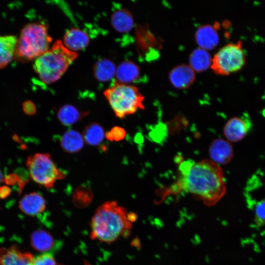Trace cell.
Masks as SVG:
<instances>
[{"label":"cell","mask_w":265,"mask_h":265,"mask_svg":"<svg viewBox=\"0 0 265 265\" xmlns=\"http://www.w3.org/2000/svg\"><path fill=\"white\" fill-rule=\"evenodd\" d=\"M250 127L251 122L247 117H233L225 124L224 135L229 142H238L246 135Z\"/></svg>","instance_id":"obj_8"},{"label":"cell","mask_w":265,"mask_h":265,"mask_svg":"<svg viewBox=\"0 0 265 265\" xmlns=\"http://www.w3.org/2000/svg\"><path fill=\"white\" fill-rule=\"evenodd\" d=\"M18 181V178L16 174H11L4 178V182L7 185H13Z\"/></svg>","instance_id":"obj_29"},{"label":"cell","mask_w":265,"mask_h":265,"mask_svg":"<svg viewBox=\"0 0 265 265\" xmlns=\"http://www.w3.org/2000/svg\"><path fill=\"white\" fill-rule=\"evenodd\" d=\"M165 192H185L212 205L225 194L226 183L222 169L219 164L210 159L194 162H180L176 181Z\"/></svg>","instance_id":"obj_1"},{"label":"cell","mask_w":265,"mask_h":265,"mask_svg":"<svg viewBox=\"0 0 265 265\" xmlns=\"http://www.w3.org/2000/svg\"><path fill=\"white\" fill-rule=\"evenodd\" d=\"M195 78L194 70L186 64L174 67L169 75V80L172 85L181 89L188 87L194 81Z\"/></svg>","instance_id":"obj_13"},{"label":"cell","mask_w":265,"mask_h":265,"mask_svg":"<svg viewBox=\"0 0 265 265\" xmlns=\"http://www.w3.org/2000/svg\"><path fill=\"white\" fill-rule=\"evenodd\" d=\"M245 62L242 42L238 41L221 48L212 59L211 67L216 74L227 75L240 70Z\"/></svg>","instance_id":"obj_7"},{"label":"cell","mask_w":265,"mask_h":265,"mask_svg":"<svg viewBox=\"0 0 265 265\" xmlns=\"http://www.w3.org/2000/svg\"><path fill=\"white\" fill-rule=\"evenodd\" d=\"M33 265H56L51 253H45L34 258Z\"/></svg>","instance_id":"obj_27"},{"label":"cell","mask_w":265,"mask_h":265,"mask_svg":"<svg viewBox=\"0 0 265 265\" xmlns=\"http://www.w3.org/2000/svg\"><path fill=\"white\" fill-rule=\"evenodd\" d=\"M125 130L119 126H115L105 133L106 138L110 141H119L126 136Z\"/></svg>","instance_id":"obj_26"},{"label":"cell","mask_w":265,"mask_h":265,"mask_svg":"<svg viewBox=\"0 0 265 265\" xmlns=\"http://www.w3.org/2000/svg\"><path fill=\"white\" fill-rule=\"evenodd\" d=\"M19 208L26 215L38 216L46 209V202L43 197L34 192L26 194L20 201Z\"/></svg>","instance_id":"obj_11"},{"label":"cell","mask_w":265,"mask_h":265,"mask_svg":"<svg viewBox=\"0 0 265 265\" xmlns=\"http://www.w3.org/2000/svg\"><path fill=\"white\" fill-rule=\"evenodd\" d=\"M33 256L16 246L0 248V265H33Z\"/></svg>","instance_id":"obj_9"},{"label":"cell","mask_w":265,"mask_h":265,"mask_svg":"<svg viewBox=\"0 0 265 265\" xmlns=\"http://www.w3.org/2000/svg\"><path fill=\"white\" fill-rule=\"evenodd\" d=\"M90 42L88 35L84 31L72 28L68 30L63 36V45L71 51L76 52L85 48Z\"/></svg>","instance_id":"obj_14"},{"label":"cell","mask_w":265,"mask_h":265,"mask_svg":"<svg viewBox=\"0 0 265 265\" xmlns=\"http://www.w3.org/2000/svg\"><path fill=\"white\" fill-rule=\"evenodd\" d=\"M52 40L46 25L28 24L22 28L17 39L14 59L22 62L35 60L49 49Z\"/></svg>","instance_id":"obj_4"},{"label":"cell","mask_w":265,"mask_h":265,"mask_svg":"<svg viewBox=\"0 0 265 265\" xmlns=\"http://www.w3.org/2000/svg\"><path fill=\"white\" fill-rule=\"evenodd\" d=\"M93 70L95 79L100 82H105L113 78L116 68L112 61L107 58H102L95 62Z\"/></svg>","instance_id":"obj_20"},{"label":"cell","mask_w":265,"mask_h":265,"mask_svg":"<svg viewBox=\"0 0 265 265\" xmlns=\"http://www.w3.org/2000/svg\"><path fill=\"white\" fill-rule=\"evenodd\" d=\"M84 139L78 131L69 130L65 132L60 140V146L64 151L72 154L79 152L84 145Z\"/></svg>","instance_id":"obj_18"},{"label":"cell","mask_w":265,"mask_h":265,"mask_svg":"<svg viewBox=\"0 0 265 265\" xmlns=\"http://www.w3.org/2000/svg\"><path fill=\"white\" fill-rule=\"evenodd\" d=\"M212 160L219 164L229 163L233 157V146L228 140L222 138L214 140L209 147Z\"/></svg>","instance_id":"obj_10"},{"label":"cell","mask_w":265,"mask_h":265,"mask_svg":"<svg viewBox=\"0 0 265 265\" xmlns=\"http://www.w3.org/2000/svg\"><path fill=\"white\" fill-rule=\"evenodd\" d=\"M87 111H81L71 105H65L59 108L57 117L64 126H71L80 121L87 115Z\"/></svg>","instance_id":"obj_19"},{"label":"cell","mask_w":265,"mask_h":265,"mask_svg":"<svg viewBox=\"0 0 265 265\" xmlns=\"http://www.w3.org/2000/svg\"><path fill=\"white\" fill-rule=\"evenodd\" d=\"M10 193L11 189L8 186H0V198H5Z\"/></svg>","instance_id":"obj_30"},{"label":"cell","mask_w":265,"mask_h":265,"mask_svg":"<svg viewBox=\"0 0 265 265\" xmlns=\"http://www.w3.org/2000/svg\"><path fill=\"white\" fill-rule=\"evenodd\" d=\"M212 59L207 51L202 48L194 50L190 55V66L197 72L205 71L211 65Z\"/></svg>","instance_id":"obj_23"},{"label":"cell","mask_w":265,"mask_h":265,"mask_svg":"<svg viewBox=\"0 0 265 265\" xmlns=\"http://www.w3.org/2000/svg\"><path fill=\"white\" fill-rule=\"evenodd\" d=\"M84 265H91L87 261L85 262Z\"/></svg>","instance_id":"obj_32"},{"label":"cell","mask_w":265,"mask_h":265,"mask_svg":"<svg viewBox=\"0 0 265 265\" xmlns=\"http://www.w3.org/2000/svg\"><path fill=\"white\" fill-rule=\"evenodd\" d=\"M254 221L258 227L265 225V198L256 203Z\"/></svg>","instance_id":"obj_25"},{"label":"cell","mask_w":265,"mask_h":265,"mask_svg":"<svg viewBox=\"0 0 265 265\" xmlns=\"http://www.w3.org/2000/svg\"><path fill=\"white\" fill-rule=\"evenodd\" d=\"M78 56L76 52L67 49L58 40L35 60L33 69L43 83L50 84L61 78Z\"/></svg>","instance_id":"obj_3"},{"label":"cell","mask_w":265,"mask_h":265,"mask_svg":"<svg viewBox=\"0 0 265 265\" xmlns=\"http://www.w3.org/2000/svg\"><path fill=\"white\" fill-rule=\"evenodd\" d=\"M116 116L119 118L133 114L144 109V98L138 89L132 85L115 81L113 85L104 92Z\"/></svg>","instance_id":"obj_5"},{"label":"cell","mask_w":265,"mask_h":265,"mask_svg":"<svg viewBox=\"0 0 265 265\" xmlns=\"http://www.w3.org/2000/svg\"><path fill=\"white\" fill-rule=\"evenodd\" d=\"M90 238L110 243L120 236L130 235L132 227L129 213L115 201L100 205L92 218Z\"/></svg>","instance_id":"obj_2"},{"label":"cell","mask_w":265,"mask_h":265,"mask_svg":"<svg viewBox=\"0 0 265 265\" xmlns=\"http://www.w3.org/2000/svg\"><path fill=\"white\" fill-rule=\"evenodd\" d=\"M17 39L14 35L0 36V68L7 66L14 59Z\"/></svg>","instance_id":"obj_21"},{"label":"cell","mask_w":265,"mask_h":265,"mask_svg":"<svg viewBox=\"0 0 265 265\" xmlns=\"http://www.w3.org/2000/svg\"><path fill=\"white\" fill-rule=\"evenodd\" d=\"M141 71L137 65L130 60H124L118 66L115 75L116 81L129 84L141 79Z\"/></svg>","instance_id":"obj_15"},{"label":"cell","mask_w":265,"mask_h":265,"mask_svg":"<svg viewBox=\"0 0 265 265\" xmlns=\"http://www.w3.org/2000/svg\"><path fill=\"white\" fill-rule=\"evenodd\" d=\"M26 164L31 179L48 188H53L57 181L66 177L65 172L56 167L48 153H36L29 156Z\"/></svg>","instance_id":"obj_6"},{"label":"cell","mask_w":265,"mask_h":265,"mask_svg":"<svg viewBox=\"0 0 265 265\" xmlns=\"http://www.w3.org/2000/svg\"><path fill=\"white\" fill-rule=\"evenodd\" d=\"M82 136L87 144L98 146L103 141L105 133L103 127L100 124L93 122L85 127Z\"/></svg>","instance_id":"obj_22"},{"label":"cell","mask_w":265,"mask_h":265,"mask_svg":"<svg viewBox=\"0 0 265 265\" xmlns=\"http://www.w3.org/2000/svg\"><path fill=\"white\" fill-rule=\"evenodd\" d=\"M30 243L36 251L51 253L58 248L60 244L49 232L43 229L32 233Z\"/></svg>","instance_id":"obj_12"},{"label":"cell","mask_w":265,"mask_h":265,"mask_svg":"<svg viewBox=\"0 0 265 265\" xmlns=\"http://www.w3.org/2000/svg\"><path fill=\"white\" fill-rule=\"evenodd\" d=\"M197 43L204 50H211L218 44L219 36L216 27L210 25L199 27L196 32Z\"/></svg>","instance_id":"obj_17"},{"label":"cell","mask_w":265,"mask_h":265,"mask_svg":"<svg viewBox=\"0 0 265 265\" xmlns=\"http://www.w3.org/2000/svg\"><path fill=\"white\" fill-rule=\"evenodd\" d=\"M111 25L117 32L125 33L130 32L133 27L134 21L132 13L124 8H118L110 18Z\"/></svg>","instance_id":"obj_16"},{"label":"cell","mask_w":265,"mask_h":265,"mask_svg":"<svg viewBox=\"0 0 265 265\" xmlns=\"http://www.w3.org/2000/svg\"><path fill=\"white\" fill-rule=\"evenodd\" d=\"M3 182H4V178H3V176L0 170V183H2Z\"/></svg>","instance_id":"obj_31"},{"label":"cell","mask_w":265,"mask_h":265,"mask_svg":"<svg viewBox=\"0 0 265 265\" xmlns=\"http://www.w3.org/2000/svg\"><path fill=\"white\" fill-rule=\"evenodd\" d=\"M93 194L91 189L85 185H81L75 189L72 195L74 205L79 208H84L90 204Z\"/></svg>","instance_id":"obj_24"},{"label":"cell","mask_w":265,"mask_h":265,"mask_svg":"<svg viewBox=\"0 0 265 265\" xmlns=\"http://www.w3.org/2000/svg\"><path fill=\"white\" fill-rule=\"evenodd\" d=\"M23 108L24 112L29 115H33L36 112L35 105L30 101L25 102L23 103Z\"/></svg>","instance_id":"obj_28"}]
</instances>
